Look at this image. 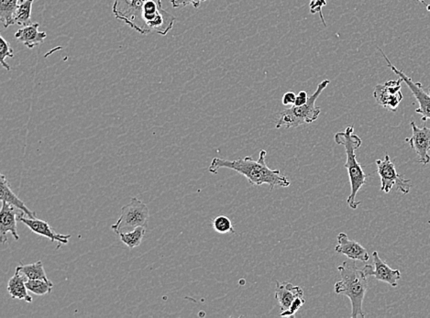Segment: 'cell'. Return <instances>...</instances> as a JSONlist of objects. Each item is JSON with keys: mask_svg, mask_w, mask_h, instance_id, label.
I'll return each instance as SVG.
<instances>
[{"mask_svg": "<svg viewBox=\"0 0 430 318\" xmlns=\"http://www.w3.org/2000/svg\"><path fill=\"white\" fill-rule=\"evenodd\" d=\"M373 264H366L362 268L365 275L368 277H375L380 282H385L392 287H396L399 281L401 279V272L399 270L392 269L387 263L380 258L378 252L373 253Z\"/></svg>", "mask_w": 430, "mask_h": 318, "instance_id": "obj_10", "label": "cell"}, {"mask_svg": "<svg viewBox=\"0 0 430 318\" xmlns=\"http://www.w3.org/2000/svg\"><path fill=\"white\" fill-rule=\"evenodd\" d=\"M214 231L220 234H234L235 229L228 217L220 215L212 220Z\"/></svg>", "mask_w": 430, "mask_h": 318, "instance_id": "obj_23", "label": "cell"}, {"mask_svg": "<svg viewBox=\"0 0 430 318\" xmlns=\"http://www.w3.org/2000/svg\"><path fill=\"white\" fill-rule=\"evenodd\" d=\"M16 270H19V272L27 279L43 280V281L48 282L50 285L54 287V284L50 281L48 277L46 275L42 261H38L37 263L32 264L20 265V266L16 268Z\"/></svg>", "mask_w": 430, "mask_h": 318, "instance_id": "obj_18", "label": "cell"}, {"mask_svg": "<svg viewBox=\"0 0 430 318\" xmlns=\"http://www.w3.org/2000/svg\"><path fill=\"white\" fill-rule=\"evenodd\" d=\"M39 23H31L27 26L17 29L15 34V38L19 42L24 44L29 49H34V47L40 45L44 43L47 37L46 32L39 31Z\"/></svg>", "mask_w": 430, "mask_h": 318, "instance_id": "obj_15", "label": "cell"}, {"mask_svg": "<svg viewBox=\"0 0 430 318\" xmlns=\"http://www.w3.org/2000/svg\"><path fill=\"white\" fill-rule=\"evenodd\" d=\"M355 261L349 259L338 267L341 279L335 284L334 289L336 294H343L350 300L352 318H364L362 305L368 290V276Z\"/></svg>", "mask_w": 430, "mask_h": 318, "instance_id": "obj_2", "label": "cell"}, {"mask_svg": "<svg viewBox=\"0 0 430 318\" xmlns=\"http://www.w3.org/2000/svg\"><path fill=\"white\" fill-rule=\"evenodd\" d=\"M20 0H0V20L4 28L14 25V13Z\"/></svg>", "mask_w": 430, "mask_h": 318, "instance_id": "obj_20", "label": "cell"}, {"mask_svg": "<svg viewBox=\"0 0 430 318\" xmlns=\"http://www.w3.org/2000/svg\"><path fill=\"white\" fill-rule=\"evenodd\" d=\"M149 217L148 205L136 197H132L129 204L123 205L120 219L110 228L117 235L134 231L138 226L147 228Z\"/></svg>", "mask_w": 430, "mask_h": 318, "instance_id": "obj_5", "label": "cell"}, {"mask_svg": "<svg viewBox=\"0 0 430 318\" xmlns=\"http://www.w3.org/2000/svg\"><path fill=\"white\" fill-rule=\"evenodd\" d=\"M275 297L278 300L280 311H287L297 297L304 296V290L287 282H275Z\"/></svg>", "mask_w": 430, "mask_h": 318, "instance_id": "obj_14", "label": "cell"}, {"mask_svg": "<svg viewBox=\"0 0 430 318\" xmlns=\"http://www.w3.org/2000/svg\"><path fill=\"white\" fill-rule=\"evenodd\" d=\"M24 277L19 270H15L14 275L11 277L8 281L7 291L10 294L11 298L23 300V301L31 304L34 300L28 293L27 287H26Z\"/></svg>", "mask_w": 430, "mask_h": 318, "instance_id": "obj_17", "label": "cell"}, {"mask_svg": "<svg viewBox=\"0 0 430 318\" xmlns=\"http://www.w3.org/2000/svg\"><path fill=\"white\" fill-rule=\"evenodd\" d=\"M329 83H331L329 80L321 82L313 95L308 97V102L305 105L299 107L292 106L290 108L282 110L280 113L275 128L280 129L284 126L287 127V129L297 128L303 124H310L316 122L321 111L320 108L316 105V101Z\"/></svg>", "mask_w": 430, "mask_h": 318, "instance_id": "obj_4", "label": "cell"}, {"mask_svg": "<svg viewBox=\"0 0 430 318\" xmlns=\"http://www.w3.org/2000/svg\"><path fill=\"white\" fill-rule=\"evenodd\" d=\"M378 50L379 52H381L382 57L387 61L389 68H391L392 71H393L396 75H399V78H401L406 85L410 88L412 94H413L415 99H417L418 106H420L415 112L422 116V117H421L422 122H426L427 120H430V88L429 93L425 92L423 89V85L420 82L412 80V78L406 75L403 71L397 69L396 67L391 63L390 60H389L387 55H385L381 49L378 48Z\"/></svg>", "mask_w": 430, "mask_h": 318, "instance_id": "obj_7", "label": "cell"}, {"mask_svg": "<svg viewBox=\"0 0 430 318\" xmlns=\"http://www.w3.org/2000/svg\"><path fill=\"white\" fill-rule=\"evenodd\" d=\"M377 173L381 178V190L385 193H390L396 185L397 190L403 194L410 192L411 181L403 178L396 169L390 156L385 155L384 160H376Z\"/></svg>", "mask_w": 430, "mask_h": 318, "instance_id": "obj_6", "label": "cell"}, {"mask_svg": "<svg viewBox=\"0 0 430 318\" xmlns=\"http://www.w3.org/2000/svg\"><path fill=\"white\" fill-rule=\"evenodd\" d=\"M13 205L2 202L0 211V240L2 245L8 243L7 234L13 235L15 240H20L17 231V214Z\"/></svg>", "mask_w": 430, "mask_h": 318, "instance_id": "obj_13", "label": "cell"}, {"mask_svg": "<svg viewBox=\"0 0 430 318\" xmlns=\"http://www.w3.org/2000/svg\"><path fill=\"white\" fill-rule=\"evenodd\" d=\"M266 156L267 152L261 150L257 161L253 160L250 156L235 161L216 157L212 160L208 167V172L216 175L220 169L227 168V169L236 171L237 173L245 176L247 180L253 187L268 185L271 190L276 187H289L291 185L289 180L282 175L281 171L272 170L267 166Z\"/></svg>", "mask_w": 430, "mask_h": 318, "instance_id": "obj_1", "label": "cell"}, {"mask_svg": "<svg viewBox=\"0 0 430 318\" xmlns=\"http://www.w3.org/2000/svg\"><path fill=\"white\" fill-rule=\"evenodd\" d=\"M207 0H171L173 8L187 7V6L192 5L194 8H199L203 2Z\"/></svg>", "mask_w": 430, "mask_h": 318, "instance_id": "obj_27", "label": "cell"}, {"mask_svg": "<svg viewBox=\"0 0 430 318\" xmlns=\"http://www.w3.org/2000/svg\"><path fill=\"white\" fill-rule=\"evenodd\" d=\"M13 57L14 51L11 49L10 43L7 42L2 36L0 37V58H1V66L6 70H10V66L5 62L6 58Z\"/></svg>", "mask_w": 430, "mask_h": 318, "instance_id": "obj_24", "label": "cell"}, {"mask_svg": "<svg viewBox=\"0 0 430 318\" xmlns=\"http://www.w3.org/2000/svg\"><path fill=\"white\" fill-rule=\"evenodd\" d=\"M146 229L145 226H138L134 231L120 234V240L129 249L137 248L143 243Z\"/></svg>", "mask_w": 430, "mask_h": 318, "instance_id": "obj_21", "label": "cell"}, {"mask_svg": "<svg viewBox=\"0 0 430 318\" xmlns=\"http://www.w3.org/2000/svg\"><path fill=\"white\" fill-rule=\"evenodd\" d=\"M17 219L20 220V222L24 224V225L27 226L29 229L32 232H34L35 234L43 236V237H45L49 238L50 240H52V243L55 241H57L59 243V247L61 245H66L69 243V238H71V235H62L56 233V232L51 228L50 224L47 222H44V220H41L38 219H31V217H25L20 216L17 217Z\"/></svg>", "mask_w": 430, "mask_h": 318, "instance_id": "obj_11", "label": "cell"}, {"mask_svg": "<svg viewBox=\"0 0 430 318\" xmlns=\"http://www.w3.org/2000/svg\"><path fill=\"white\" fill-rule=\"evenodd\" d=\"M309 10H310L311 14L319 13L320 16L321 22L323 25L327 27V23L325 19H324L322 8L327 5V0H309Z\"/></svg>", "mask_w": 430, "mask_h": 318, "instance_id": "obj_25", "label": "cell"}, {"mask_svg": "<svg viewBox=\"0 0 430 318\" xmlns=\"http://www.w3.org/2000/svg\"><path fill=\"white\" fill-rule=\"evenodd\" d=\"M402 82H403L402 79L399 78L397 80H390L385 84L377 85L373 91V96L377 104L385 110L396 112L403 100Z\"/></svg>", "mask_w": 430, "mask_h": 318, "instance_id": "obj_8", "label": "cell"}, {"mask_svg": "<svg viewBox=\"0 0 430 318\" xmlns=\"http://www.w3.org/2000/svg\"><path fill=\"white\" fill-rule=\"evenodd\" d=\"M334 140L338 145L344 146L347 154V161L345 167L347 171L350 182V196L347 197V204L352 209H357L361 202L356 201V196L361 188L366 184L367 175H365L364 169L356 158V151L362 144V140L358 135L354 134V129L352 126L347 127L345 131L337 132L335 134Z\"/></svg>", "mask_w": 430, "mask_h": 318, "instance_id": "obj_3", "label": "cell"}, {"mask_svg": "<svg viewBox=\"0 0 430 318\" xmlns=\"http://www.w3.org/2000/svg\"><path fill=\"white\" fill-rule=\"evenodd\" d=\"M26 287L31 293L36 294V296H45L52 293V287L48 282L43 280H31L27 279L25 282Z\"/></svg>", "mask_w": 430, "mask_h": 318, "instance_id": "obj_22", "label": "cell"}, {"mask_svg": "<svg viewBox=\"0 0 430 318\" xmlns=\"http://www.w3.org/2000/svg\"><path fill=\"white\" fill-rule=\"evenodd\" d=\"M34 0H20L19 5L14 13V24L27 26L31 22L32 5Z\"/></svg>", "mask_w": 430, "mask_h": 318, "instance_id": "obj_19", "label": "cell"}, {"mask_svg": "<svg viewBox=\"0 0 430 318\" xmlns=\"http://www.w3.org/2000/svg\"><path fill=\"white\" fill-rule=\"evenodd\" d=\"M335 250L354 261L366 263L370 259L367 250L357 241L350 240L347 235L343 232L338 235V245L336 246Z\"/></svg>", "mask_w": 430, "mask_h": 318, "instance_id": "obj_12", "label": "cell"}, {"mask_svg": "<svg viewBox=\"0 0 430 318\" xmlns=\"http://www.w3.org/2000/svg\"><path fill=\"white\" fill-rule=\"evenodd\" d=\"M308 93L306 91H300L299 95H296V102L293 106H296V107H299V106L305 105L306 102H308Z\"/></svg>", "mask_w": 430, "mask_h": 318, "instance_id": "obj_29", "label": "cell"}, {"mask_svg": "<svg viewBox=\"0 0 430 318\" xmlns=\"http://www.w3.org/2000/svg\"><path fill=\"white\" fill-rule=\"evenodd\" d=\"M305 304L306 300L304 296L297 297V298L294 300L293 304L290 305V308H288L287 311L282 312L280 315H281L282 317H293L294 315L296 314V312L299 311V309L301 308Z\"/></svg>", "mask_w": 430, "mask_h": 318, "instance_id": "obj_26", "label": "cell"}, {"mask_svg": "<svg viewBox=\"0 0 430 318\" xmlns=\"http://www.w3.org/2000/svg\"><path fill=\"white\" fill-rule=\"evenodd\" d=\"M412 136L406 138V143L410 145L418 156V163L428 166L430 163V128L427 126L418 127L416 122H411Z\"/></svg>", "mask_w": 430, "mask_h": 318, "instance_id": "obj_9", "label": "cell"}, {"mask_svg": "<svg viewBox=\"0 0 430 318\" xmlns=\"http://www.w3.org/2000/svg\"><path fill=\"white\" fill-rule=\"evenodd\" d=\"M0 200H1V202L8 203V204L13 205L14 208L20 209L25 216H28L31 219H36V213L31 211L23 203L22 200L20 199L11 190L10 182L4 175H0Z\"/></svg>", "mask_w": 430, "mask_h": 318, "instance_id": "obj_16", "label": "cell"}, {"mask_svg": "<svg viewBox=\"0 0 430 318\" xmlns=\"http://www.w3.org/2000/svg\"><path fill=\"white\" fill-rule=\"evenodd\" d=\"M296 93L292 92V91H288V92L285 93L284 96H282V102L285 106H291L294 104V102H296Z\"/></svg>", "mask_w": 430, "mask_h": 318, "instance_id": "obj_28", "label": "cell"}]
</instances>
